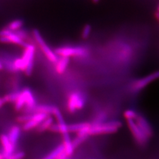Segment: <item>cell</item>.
Returning <instances> with one entry per match:
<instances>
[{"instance_id": "1", "label": "cell", "mask_w": 159, "mask_h": 159, "mask_svg": "<svg viewBox=\"0 0 159 159\" xmlns=\"http://www.w3.org/2000/svg\"><path fill=\"white\" fill-rule=\"evenodd\" d=\"M35 47L31 43L24 47L21 57L14 60V67L16 72L23 71L27 76H30L33 71Z\"/></svg>"}, {"instance_id": "2", "label": "cell", "mask_w": 159, "mask_h": 159, "mask_svg": "<svg viewBox=\"0 0 159 159\" xmlns=\"http://www.w3.org/2000/svg\"><path fill=\"white\" fill-rule=\"evenodd\" d=\"M55 53L60 57L83 58L89 55V50L83 46H64L56 48Z\"/></svg>"}, {"instance_id": "3", "label": "cell", "mask_w": 159, "mask_h": 159, "mask_svg": "<svg viewBox=\"0 0 159 159\" xmlns=\"http://www.w3.org/2000/svg\"><path fill=\"white\" fill-rule=\"evenodd\" d=\"M119 121H111L100 124H92L89 131L90 135L111 134L117 131L121 127Z\"/></svg>"}, {"instance_id": "4", "label": "cell", "mask_w": 159, "mask_h": 159, "mask_svg": "<svg viewBox=\"0 0 159 159\" xmlns=\"http://www.w3.org/2000/svg\"><path fill=\"white\" fill-rule=\"evenodd\" d=\"M33 36L35 43L47 59L50 62L53 64L57 63L58 59L57 54L55 53L54 51L52 50L51 48L48 46L42 35L37 29H34L33 30Z\"/></svg>"}, {"instance_id": "5", "label": "cell", "mask_w": 159, "mask_h": 159, "mask_svg": "<svg viewBox=\"0 0 159 159\" xmlns=\"http://www.w3.org/2000/svg\"><path fill=\"white\" fill-rule=\"evenodd\" d=\"M85 100L81 94L77 92L72 93L68 97L67 107L70 113H74L76 110L83 108Z\"/></svg>"}, {"instance_id": "6", "label": "cell", "mask_w": 159, "mask_h": 159, "mask_svg": "<svg viewBox=\"0 0 159 159\" xmlns=\"http://www.w3.org/2000/svg\"><path fill=\"white\" fill-rule=\"evenodd\" d=\"M158 79H159V71L134 81L131 85V89L134 91H140L145 88L150 83Z\"/></svg>"}, {"instance_id": "7", "label": "cell", "mask_w": 159, "mask_h": 159, "mask_svg": "<svg viewBox=\"0 0 159 159\" xmlns=\"http://www.w3.org/2000/svg\"><path fill=\"white\" fill-rule=\"evenodd\" d=\"M127 122L129 128L137 143L140 145H144L148 142V140L149 139H148L147 136L143 133V132L137 125L134 120H127Z\"/></svg>"}, {"instance_id": "8", "label": "cell", "mask_w": 159, "mask_h": 159, "mask_svg": "<svg viewBox=\"0 0 159 159\" xmlns=\"http://www.w3.org/2000/svg\"><path fill=\"white\" fill-rule=\"evenodd\" d=\"M0 43L7 44H15L24 48L29 43L20 38L15 32H11L6 37H0Z\"/></svg>"}, {"instance_id": "9", "label": "cell", "mask_w": 159, "mask_h": 159, "mask_svg": "<svg viewBox=\"0 0 159 159\" xmlns=\"http://www.w3.org/2000/svg\"><path fill=\"white\" fill-rule=\"evenodd\" d=\"M134 121L148 139L152 137L153 136V130L147 120L142 115L138 114L136 119L134 120Z\"/></svg>"}, {"instance_id": "10", "label": "cell", "mask_w": 159, "mask_h": 159, "mask_svg": "<svg viewBox=\"0 0 159 159\" xmlns=\"http://www.w3.org/2000/svg\"><path fill=\"white\" fill-rule=\"evenodd\" d=\"M0 141L3 148V153L4 154L6 158L14 153L15 146H14L10 142L8 135H6L4 134H2L0 136Z\"/></svg>"}, {"instance_id": "11", "label": "cell", "mask_w": 159, "mask_h": 159, "mask_svg": "<svg viewBox=\"0 0 159 159\" xmlns=\"http://www.w3.org/2000/svg\"><path fill=\"white\" fill-rule=\"evenodd\" d=\"M70 61V58L68 57H60L58 58L56 65V71L58 74H63L67 68Z\"/></svg>"}, {"instance_id": "12", "label": "cell", "mask_w": 159, "mask_h": 159, "mask_svg": "<svg viewBox=\"0 0 159 159\" xmlns=\"http://www.w3.org/2000/svg\"><path fill=\"white\" fill-rule=\"evenodd\" d=\"M58 110V108L53 106L40 105V106H36L31 110L34 111L35 113H44L47 114V115H49V114L54 115Z\"/></svg>"}, {"instance_id": "13", "label": "cell", "mask_w": 159, "mask_h": 159, "mask_svg": "<svg viewBox=\"0 0 159 159\" xmlns=\"http://www.w3.org/2000/svg\"><path fill=\"white\" fill-rule=\"evenodd\" d=\"M63 145L64 152L67 155V156H70L72 155L74 152V146L73 144V141H71L68 133L63 135Z\"/></svg>"}, {"instance_id": "14", "label": "cell", "mask_w": 159, "mask_h": 159, "mask_svg": "<svg viewBox=\"0 0 159 159\" xmlns=\"http://www.w3.org/2000/svg\"><path fill=\"white\" fill-rule=\"evenodd\" d=\"M21 92L23 93L24 97L25 98V102H26L25 106H27V107L30 109H33L36 106V102H35V100L32 91L28 88H26L23 90Z\"/></svg>"}, {"instance_id": "15", "label": "cell", "mask_w": 159, "mask_h": 159, "mask_svg": "<svg viewBox=\"0 0 159 159\" xmlns=\"http://www.w3.org/2000/svg\"><path fill=\"white\" fill-rule=\"evenodd\" d=\"M20 134H21V129L20 128V127L17 125L13 126L9 131L8 137L10 142L14 146H16V144H17V142L19 139V137L20 136Z\"/></svg>"}, {"instance_id": "16", "label": "cell", "mask_w": 159, "mask_h": 159, "mask_svg": "<svg viewBox=\"0 0 159 159\" xmlns=\"http://www.w3.org/2000/svg\"><path fill=\"white\" fill-rule=\"evenodd\" d=\"M24 24V21L22 19H16L8 23V25L6 27L7 29H8L12 32H16L17 31L22 29Z\"/></svg>"}, {"instance_id": "17", "label": "cell", "mask_w": 159, "mask_h": 159, "mask_svg": "<svg viewBox=\"0 0 159 159\" xmlns=\"http://www.w3.org/2000/svg\"><path fill=\"white\" fill-rule=\"evenodd\" d=\"M64 151V146L63 144L60 145L43 159H56L58 157V156L61 153H63Z\"/></svg>"}, {"instance_id": "18", "label": "cell", "mask_w": 159, "mask_h": 159, "mask_svg": "<svg viewBox=\"0 0 159 159\" xmlns=\"http://www.w3.org/2000/svg\"><path fill=\"white\" fill-rule=\"evenodd\" d=\"M52 125H53V119L51 117H48L39 125V130L40 131H44L47 130L48 129H50V127Z\"/></svg>"}, {"instance_id": "19", "label": "cell", "mask_w": 159, "mask_h": 159, "mask_svg": "<svg viewBox=\"0 0 159 159\" xmlns=\"http://www.w3.org/2000/svg\"><path fill=\"white\" fill-rule=\"evenodd\" d=\"M89 124V123L84 122V123H76V124L68 125V131L71 132V133H74V132L78 133L81 130L84 129Z\"/></svg>"}, {"instance_id": "20", "label": "cell", "mask_w": 159, "mask_h": 159, "mask_svg": "<svg viewBox=\"0 0 159 159\" xmlns=\"http://www.w3.org/2000/svg\"><path fill=\"white\" fill-rule=\"evenodd\" d=\"M26 104L25 98L23 93L20 92L19 96L18 97L16 102H15V108L17 111H19L23 108V107Z\"/></svg>"}, {"instance_id": "21", "label": "cell", "mask_w": 159, "mask_h": 159, "mask_svg": "<svg viewBox=\"0 0 159 159\" xmlns=\"http://www.w3.org/2000/svg\"><path fill=\"white\" fill-rule=\"evenodd\" d=\"M47 114L44 113H35L32 114L31 119L34 120L39 124H41L44 120H46L48 116Z\"/></svg>"}, {"instance_id": "22", "label": "cell", "mask_w": 159, "mask_h": 159, "mask_svg": "<svg viewBox=\"0 0 159 159\" xmlns=\"http://www.w3.org/2000/svg\"><path fill=\"white\" fill-rule=\"evenodd\" d=\"M39 125H40V124L39 123H37L34 120L31 119L24 124L23 129L24 130H30L31 129H33L34 128H35L37 126H39Z\"/></svg>"}, {"instance_id": "23", "label": "cell", "mask_w": 159, "mask_h": 159, "mask_svg": "<svg viewBox=\"0 0 159 159\" xmlns=\"http://www.w3.org/2000/svg\"><path fill=\"white\" fill-rule=\"evenodd\" d=\"M92 31V27L90 24H86L81 31V38L83 40H87L89 38L90 35Z\"/></svg>"}, {"instance_id": "24", "label": "cell", "mask_w": 159, "mask_h": 159, "mask_svg": "<svg viewBox=\"0 0 159 159\" xmlns=\"http://www.w3.org/2000/svg\"><path fill=\"white\" fill-rule=\"evenodd\" d=\"M20 92H13L11 93H10L6 96L4 97V99L6 102H16V100L19 96Z\"/></svg>"}, {"instance_id": "25", "label": "cell", "mask_w": 159, "mask_h": 159, "mask_svg": "<svg viewBox=\"0 0 159 159\" xmlns=\"http://www.w3.org/2000/svg\"><path fill=\"white\" fill-rule=\"evenodd\" d=\"M137 115L138 114L135 111L130 109L125 110L124 113V117L127 120H134L136 119Z\"/></svg>"}, {"instance_id": "26", "label": "cell", "mask_w": 159, "mask_h": 159, "mask_svg": "<svg viewBox=\"0 0 159 159\" xmlns=\"http://www.w3.org/2000/svg\"><path fill=\"white\" fill-rule=\"evenodd\" d=\"M88 137L82 136L77 135V137L73 141V144L74 146V148H77L80 144H81L83 142H84L85 140L87 139Z\"/></svg>"}, {"instance_id": "27", "label": "cell", "mask_w": 159, "mask_h": 159, "mask_svg": "<svg viewBox=\"0 0 159 159\" xmlns=\"http://www.w3.org/2000/svg\"><path fill=\"white\" fill-rule=\"evenodd\" d=\"M25 154L23 152H18L14 153L9 156L7 157L6 159H23L24 157Z\"/></svg>"}, {"instance_id": "28", "label": "cell", "mask_w": 159, "mask_h": 159, "mask_svg": "<svg viewBox=\"0 0 159 159\" xmlns=\"http://www.w3.org/2000/svg\"><path fill=\"white\" fill-rule=\"evenodd\" d=\"M31 116L32 114H25V115H23L19 116L17 119V120L20 122V123H25L26 122H27L29 120L31 119Z\"/></svg>"}, {"instance_id": "29", "label": "cell", "mask_w": 159, "mask_h": 159, "mask_svg": "<svg viewBox=\"0 0 159 159\" xmlns=\"http://www.w3.org/2000/svg\"><path fill=\"white\" fill-rule=\"evenodd\" d=\"M106 117V114L103 113L100 114L97 117L95 121H94V124H100V123H104V120H105Z\"/></svg>"}, {"instance_id": "30", "label": "cell", "mask_w": 159, "mask_h": 159, "mask_svg": "<svg viewBox=\"0 0 159 159\" xmlns=\"http://www.w3.org/2000/svg\"><path fill=\"white\" fill-rule=\"evenodd\" d=\"M67 157H68L67 155L66 154V153L64 151L63 153H61L58 156V157L56 159H67Z\"/></svg>"}, {"instance_id": "31", "label": "cell", "mask_w": 159, "mask_h": 159, "mask_svg": "<svg viewBox=\"0 0 159 159\" xmlns=\"http://www.w3.org/2000/svg\"><path fill=\"white\" fill-rule=\"evenodd\" d=\"M6 103L4 98H0V108Z\"/></svg>"}, {"instance_id": "32", "label": "cell", "mask_w": 159, "mask_h": 159, "mask_svg": "<svg viewBox=\"0 0 159 159\" xmlns=\"http://www.w3.org/2000/svg\"><path fill=\"white\" fill-rule=\"evenodd\" d=\"M0 159H6V156L3 153H0Z\"/></svg>"}, {"instance_id": "33", "label": "cell", "mask_w": 159, "mask_h": 159, "mask_svg": "<svg viewBox=\"0 0 159 159\" xmlns=\"http://www.w3.org/2000/svg\"><path fill=\"white\" fill-rule=\"evenodd\" d=\"M4 68V64L2 61L0 60V70H2Z\"/></svg>"}, {"instance_id": "34", "label": "cell", "mask_w": 159, "mask_h": 159, "mask_svg": "<svg viewBox=\"0 0 159 159\" xmlns=\"http://www.w3.org/2000/svg\"><path fill=\"white\" fill-rule=\"evenodd\" d=\"M94 2H97L98 0H93Z\"/></svg>"}]
</instances>
